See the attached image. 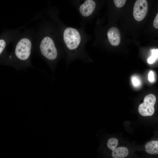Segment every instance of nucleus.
<instances>
[{"mask_svg": "<svg viewBox=\"0 0 158 158\" xmlns=\"http://www.w3.org/2000/svg\"><path fill=\"white\" fill-rule=\"evenodd\" d=\"M31 43L28 39H21L17 44L15 50V54L19 60H27L31 54Z\"/></svg>", "mask_w": 158, "mask_h": 158, "instance_id": "3", "label": "nucleus"}, {"mask_svg": "<svg viewBox=\"0 0 158 158\" xmlns=\"http://www.w3.org/2000/svg\"><path fill=\"white\" fill-rule=\"evenodd\" d=\"M148 80L150 81L153 82L154 80V73L152 71H150L148 73Z\"/></svg>", "mask_w": 158, "mask_h": 158, "instance_id": "15", "label": "nucleus"}, {"mask_svg": "<svg viewBox=\"0 0 158 158\" xmlns=\"http://www.w3.org/2000/svg\"><path fill=\"white\" fill-rule=\"evenodd\" d=\"M63 39L67 47L71 52V59L80 56L77 50L81 40L79 31L74 28H67L63 32Z\"/></svg>", "mask_w": 158, "mask_h": 158, "instance_id": "1", "label": "nucleus"}, {"mask_svg": "<svg viewBox=\"0 0 158 158\" xmlns=\"http://www.w3.org/2000/svg\"><path fill=\"white\" fill-rule=\"evenodd\" d=\"M40 48L42 55L48 60L53 61L57 58V50L52 40L50 37H44L41 42Z\"/></svg>", "mask_w": 158, "mask_h": 158, "instance_id": "2", "label": "nucleus"}, {"mask_svg": "<svg viewBox=\"0 0 158 158\" xmlns=\"http://www.w3.org/2000/svg\"><path fill=\"white\" fill-rule=\"evenodd\" d=\"M153 25L154 28L158 29V12L154 20Z\"/></svg>", "mask_w": 158, "mask_h": 158, "instance_id": "14", "label": "nucleus"}, {"mask_svg": "<svg viewBox=\"0 0 158 158\" xmlns=\"http://www.w3.org/2000/svg\"><path fill=\"white\" fill-rule=\"evenodd\" d=\"M119 141L116 138L112 137L109 138L106 142V146L109 150L112 151L117 147Z\"/></svg>", "mask_w": 158, "mask_h": 158, "instance_id": "10", "label": "nucleus"}, {"mask_svg": "<svg viewBox=\"0 0 158 158\" xmlns=\"http://www.w3.org/2000/svg\"><path fill=\"white\" fill-rule=\"evenodd\" d=\"M132 81L133 85L135 86H138L140 83L138 79L135 77H133L132 79Z\"/></svg>", "mask_w": 158, "mask_h": 158, "instance_id": "16", "label": "nucleus"}, {"mask_svg": "<svg viewBox=\"0 0 158 158\" xmlns=\"http://www.w3.org/2000/svg\"><path fill=\"white\" fill-rule=\"evenodd\" d=\"M114 3L116 6L117 8L122 7L126 3V0H114Z\"/></svg>", "mask_w": 158, "mask_h": 158, "instance_id": "12", "label": "nucleus"}, {"mask_svg": "<svg viewBox=\"0 0 158 158\" xmlns=\"http://www.w3.org/2000/svg\"><path fill=\"white\" fill-rule=\"evenodd\" d=\"M6 46V42L5 41L2 40H0V54L2 53Z\"/></svg>", "mask_w": 158, "mask_h": 158, "instance_id": "13", "label": "nucleus"}, {"mask_svg": "<svg viewBox=\"0 0 158 158\" xmlns=\"http://www.w3.org/2000/svg\"><path fill=\"white\" fill-rule=\"evenodd\" d=\"M158 57V49H153L152 51V56L148 59V62L150 64L152 63Z\"/></svg>", "mask_w": 158, "mask_h": 158, "instance_id": "11", "label": "nucleus"}, {"mask_svg": "<svg viewBox=\"0 0 158 158\" xmlns=\"http://www.w3.org/2000/svg\"><path fill=\"white\" fill-rule=\"evenodd\" d=\"M148 8V3L147 0H136L133 9V16L135 19L138 21L142 20L147 14Z\"/></svg>", "mask_w": 158, "mask_h": 158, "instance_id": "5", "label": "nucleus"}, {"mask_svg": "<svg viewBox=\"0 0 158 158\" xmlns=\"http://www.w3.org/2000/svg\"><path fill=\"white\" fill-rule=\"evenodd\" d=\"M145 150L151 154H158V141L153 140L147 143L145 146Z\"/></svg>", "mask_w": 158, "mask_h": 158, "instance_id": "9", "label": "nucleus"}, {"mask_svg": "<svg viewBox=\"0 0 158 158\" xmlns=\"http://www.w3.org/2000/svg\"><path fill=\"white\" fill-rule=\"evenodd\" d=\"M156 101L155 96L152 94L146 95L144 98L143 103L140 104L138 107L139 114L144 116H150L154 112V106Z\"/></svg>", "mask_w": 158, "mask_h": 158, "instance_id": "4", "label": "nucleus"}, {"mask_svg": "<svg viewBox=\"0 0 158 158\" xmlns=\"http://www.w3.org/2000/svg\"><path fill=\"white\" fill-rule=\"evenodd\" d=\"M129 153L128 149L124 147H116L112 151L111 155L113 158H124Z\"/></svg>", "mask_w": 158, "mask_h": 158, "instance_id": "8", "label": "nucleus"}, {"mask_svg": "<svg viewBox=\"0 0 158 158\" xmlns=\"http://www.w3.org/2000/svg\"><path fill=\"white\" fill-rule=\"evenodd\" d=\"M107 36L111 45L116 46L119 44L121 37L120 31L117 28L113 27L109 29L107 32Z\"/></svg>", "mask_w": 158, "mask_h": 158, "instance_id": "7", "label": "nucleus"}, {"mask_svg": "<svg viewBox=\"0 0 158 158\" xmlns=\"http://www.w3.org/2000/svg\"><path fill=\"white\" fill-rule=\"evenodd\" d=\"M96 6V3L94 0H86L80 6L79 12L83 16L88 17L90 16L94 11Z\"/></svg>", "mask_w": 158, "mask_h": 158, "instance_id": "6", "label": "nucleus"}]
</instances>
